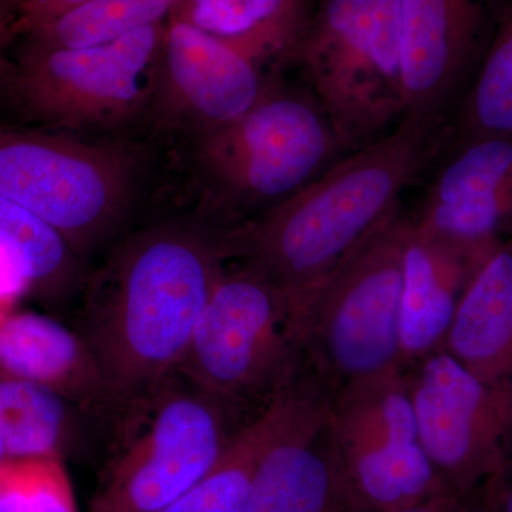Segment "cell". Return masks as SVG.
Listing matches in <instances>:
<instances>
[{
    "instance_id": "1",
    "label": "cell",
    "mask_w": 512,
    "mask_h": 512,
    "mask_svg": "<svg viewBox=\"0 0 512 512\" xmlns=\"http://www.w3.org/2000/svg\"><path fill=\"white\" fill-rule=\"evenodd\" d=\"M453 138L446 114L404 116L302 190L222 231L225 255L281 293L301 340L306 315L329 276L400 210V197ZM302 345V343H301Z\"/></svg>"
},
{
    "instance_id": "2",
    "label": "cell",
    "mask_w": 512,
    "mask_h": 512,
    "mask_svg": "<svg viewBox=\"0 0 512 512\" xmlns=\"http://www.w3.org/2000/svg\"><path fill=\"white\" fill-rule=\"evenodd\" d=\"M227 261L221 229L165 222L126 239L84 281L76 332L133 406L180 370Z\"/></svg>"
},
{
    "instance_id": "3",
    "label": "cell",
    "mask_w": 512,
    "mask_h": 512,
    "mask_svg": "<svg viewBox=\"0 0 512 512\" xmlns=\"http://www.w3.org/2000/svg\"><path fill=\"white\" fill-rule=\"evenodd\" d=\"M291 63L348 153L406 116L400 0H320Z\"/></svg>"
},
{
    "instance_id": "4",
    "label": "cell",
    "mask_w": 512,
    "mask_h": 512,
    "mask_svg": "<svg viewBox=\"0 0 512 512\" xmlns=\"http://www.w3.org/2000/svg\"><path fill=\"white\" fill-rule=\"evenodd\" d=\"M254 419L175 373L138 404L121 430L89 512H163Z\"/></svg>"
},
{
    "instance_id": "5",
    "label": "cell",
    "mask_w": 512,
    "mask_h": 512,
    "mask_svg": "<svg viewBox=\"0 0 512 512\" xmlns=\"http://www.w3.org/2000/svg\"><path fill=\"white\" fill-rule=\"evenodd\" d=\"M306 367L281 293L255 269L238 265L212 292L178 373L254 419Z\"/></svg>"
},
{
    "instance_id": "6",
    "label": "cell",
    "mask_w": 512,
    "mask_h": 512,
    "mask_svg": "<svg viewBox=\"0 0 512 512\" xmlns=\"http://www.w3.org/2000/svg\"><path fill=\"white\" fill-rule=\"evenodd\" d=\"M410 224L402 208L387 218L329 276L306 315V363L336 389L404 370L400 315Z\"/></svg>"
},
{
    "instance_id": "7",
    "label": "cell",
    "mask_w": 512,
    "mask_h": 512,
    "mask_svg": "<svg viewBox=\"0 0 512 512\" xmlns=\"http://www.w3.org/2000/svg\"><path fill=\"white\" fill-rule=\"evenodd\" d=\"M349 154L312 93L272 80L238 119L201 134L198 158L225 210L258 214L296 194Z\"/></svg>"
},
{
    "instance_id": "8",
    "label": "cell",
    "mask_w": 512,
    "mask_h": 512,
    "mask_svg": "<svg viewBox=\"0 0 512 512\" xmlns=\"http://www.w3.org/2000/svg\"><path fill=\"white\" fill-rule=\"evenodd\" d=\"M117 148L0 126V195L52 225L80 256L116 229L133 190Z\"/></svg>"
},
{
    "instance_id": "9",
    "label": "cell",
    "mask_w": 512,
    "mask_h": 512,
    "mask_svg": "<svg viewBox=\"0 0 512 512\" xmlns=\"http://www.w3.org/2000/svg\"><path fill=\"white\" fill-rule=\"evenodd\" d=\"M329 421L363 512L399 510L453 493L421 444L406 370L343 384Z\"/></svg>"
},
{
    "instance_id": "10",
    "label": "cell",
    "mask_w": 512,
    "mask_h": 512,
    "mask_svg": "<svg viewBox=\"0 0 512 512\" xmlns=\"http://www.w3.org/2000/svg\"><path fill=\"white\" fill-rule=\"evenodd\" d=\"M165 23L107 45L23 46L13 73L19 100L36 116L69 128L113 126L153 104Z\"/></svg>"
},
{
    "instance_id": "11",
    "label": "cell",
    "mask_w": 512,
    "mask_h": 512,
    "mask_svg": "<svg viewBox=\"0 0 512 512\" xmlns=\"http://www.w3.org/2000/svg\"><path fill=\"white\" fill-rule=\"evenodd\" d=\"M420 440L448 490H477L512 458V376L477 379L443 350L406 369Z\"/></svg>"
},
{
    "instance_id": "12",
    "label": "cell",
    "mask_w": 512,
    "mask_h": 512,
    "mask_svg": "<svg viewBox=\"0 0 512 512\" xmlns=\"http://www.w3.org/2000/svg\"><path fill=\"white\" fill-rule=\"evenodd\" d=\"M336 390L306 367L291 413L259 460L249 512H363L330 426Z\"/></svg>"
},
{
    "instance_id": "13",
    "label": "cell",
    "mask_w": 512,
    "mask_h": 512,
    "mask_svg": "<svg viewBox=\"0 0 512 512\" xmlns=\"http://www.w3.org/2000/svg\"><path fill=\"white\" fill-rule=\"evenodd\" d=\"M271 82L247 57L190 23L165 22L153 106L168 123L201 136L242 116Z\"/></svg>"
},
{
    "instance_id": "14",
    "label": "cell",
    "mask_w": 512,
    "mask_h": 512,
    "mask_svg": "<svg viewBox=\"0 0 512 512\" xmlns=\"http://www.w3.org/2000/svg\"><path fill=\"white\" fill-rule=\"evenodd\" d=\"M413 221L451 247L490 259L512 239V136L460 141Z\"/></svg>"
},
{
    "instance_id": "15",
    "label": "cell",
    "mask_w": 512,
    "mask_h": 512,
    "mask_svg": "<svg viewBox=\"0 0 512 512\" xmlns=\"http://www.w3.org/2000/svg\"><path fill=\"white\" fill-rule=\"evenodd\" d=\"M406 116L444 114L480 66L505 0H400Z\"/></svg>"
},
{
    "instance_id": "16",
    "label": "cell",
    "mask_w": 512,
    "mask_h": 512,
    "mask_svg": "<svg viewBox=\"0 0 512 512\" xmlns=\"http://www.w3.org/2000/svg\"><path fill=\"white\" fill-rule=\"evenodd\" d=\"M0 367L9 376L56 390L114 440L136 412L137 406L107 379L79 333L37 313L0 318Z\"/></svg>"
},
{
    "instance_id": "17",
    "label": "cell",
    "mask_w": 512,
    "mask_h": 512,
    "mask_svg": "<svg viewBox=\"0 0 512 512\" xmlns=\"http://www.w3.org/2000/svg\"><path fill=\"white\" fill-rule=\"evenodd\" d=\"M487 261L431 237L412 218L403 252L400 340L404 370L439 352L461 296Z\"/></svg>"
},
{
    "instance_id": "18",
    "label": "cell",
    "mask_w": 512,
    "mask_h": 512,
    "mask_svg": "<svg viewBox=\"0 0 512 512\" xmlns=\"http://www.w3.org/2000/svg\"><path fill=\"white\" fill-rule=\"evenodd\" d=\"M440 350L483 382L512 376V239L471 279Z\"/></svg>"
},
{
    "instance_id": "19",
    "label": "cell",
    "mask_w": 512,
    "mask_h": 512,
    "mask_svg": "<svg viewBox=\"0 0 512 512\" xmlns=\"http://www.w3.org/2000/svg\"><path fill=\"white\" fill-rule=\"evenodd\" d=\"M308 0H180L183 20L247 57L259 69L291 63L311 25Z\"/></svg>"
},
{
    "instance_id": "20",
    "label": "cell",
    "mask_w": 512,
    "mask_h": 512,
    "mask_svg": "<svg viewBox=\"0 0 512 512\" xmlns=\"http://www.w3.org/2000/svg\"><path fill=\"white\" fill-rule=\"evenodd\" d=\"M94 429L103 430L45 384L13 376L0 379V440L6 457L62 458L63 451L82 446Z\"/></svg>"
},
{
    "instance_id": "21",
    "label": "cell",
    "mask_w": 512,
    "mask_h": 512,
    "mask_svg": "<svg viewBox=\"0 0 512 512\" xmlns=\"http://www.w3.org/2000/svg\"><path fill=\"white\" fill-rule=\"evenodd\" d=\"M298 380L249 421L211 470L163 512H249L256 468L291 413Z\"/></svg>"
},
{
    "instance_id": "22",
    "label": "cell",
    "mask_w": 512,
    "mask_h": 512,
    "mask_svg": "<svg viewBox=\"0 0 512 512\" xmlns=\"http://www.w3.org/2000/svg\"><path fill=\"white\" fill-rule=\"evenodd\" d=\"M0 259L28 288L72 291L84 284L82 256L52 225L0 195Z\"/></svg>"
},
{
    "instance_id": "23",
    "label": "cell",
    "mask_w": 512,
    "mask_h": 512,
    "mask_svg": "<svg viewBox=\"0 0 512 512\" xmlns=\"http://www.w3.org/2000/svg\"><path fill=\"white\" fill-rule=\"evenodd\" d=\"M180 0H90L25 37L29 46L79 49L107 45L138 30L163 25Z\"/></svg>"
},
{
    "instance_id": "24",
    "label": "cell",
    "mask_w": 512,
    "mask_h": 512,
    "mask_svg": "<svg viewBox=\"0 0 512 512\" xmlns=\"http://www.w3.org/2000/svg\"><path fill=\"white\" fill-rule=\"evenodd\" d=\"M460 141L512 136V0H505L458 121Z\"/></svg>"
},
{
    "instance_id": "25",
    "label": "cell",
    "mask_w": 512,
    "mask_h": 512,
    "mask_svg": "<svg viewBox=\"0 0 512 512\" xmlns=\"http://www.w3.org/2000/svg\"><path fill=\"white\" fill-rule=\"evenodd\" d=\"M0 512H79L62 458L0 461Z\"/></svg>"
},
{
    "instance_id": "26",
    "label": "cell",
    "mask_w": 512,
    "mask_h": 512,
    "mask_svg": "<svg viewBox=\"0 0 512 512\" xmlns=\"http://www.w3.org/2000/svg\"><path fill=\"white\" fill-rule=\"evenodd\" d=\"M90 0H22L16 20V37L29 35L30 32L59 18Z\"/></svg>"
},
{
    "instance_id": "27",
    "label": "cell",
    "mask_w": 512,
    "mask_h": 512,
    "mask_svg": "<svg viewBox=\"0 0 512 512\" xmlns=\"http://www.w3.org/2000/svg\"><path fill=\"white\" fill-rule=\"evenodd\" d=\"M382 512H483V485L468 494H443L410 507Z\"/></svg>"
},
{
    "instance_id": "28",
    "label": "cell",
    "mask_w": 512,
    "mask_h": 512,
    "mask_svg": "<svg viewBox=\"0 0 512 512\" xmlns=\"http://www.w3.org/2000/svg\"><path fill=\"white\" fill-rule=\"evenodd\" d=\"M483 512H512V458L483 484Z\"/></svg>"
},
{
    "instance_id": "29",
    "label": "cell",
    "mask_w": 512,
    "mask_h": 512,
    "mask_svg": "<svg viewBox=\"0 0 512 512\" xmlns=\"http://www.w3.org/2000/svg\"><path fill=\"white\" fill-rule=\"evenodd\" d=\"M28 285L8 264L0 259V312L20 293L26 291ZM2 318V315H0Z\"/></svg>"
},
{
    "instance_id": "30",
    "label": "cell",
    "mask_w": 512,
    "mask_h": 512,
    "mask_svg": "<svg viewBox=\"0 0 512 512\" xmlns=\"http://www.w3.org/2000/svg\"><path fill=\"white\" fill-rule=\"evenodd\" d=\"M22 0H0V56L16 37L15 26Z\"/></svg>"
},
{
    "instance_id": "31",
    "label": "cell",
    "mask_w": 512,
    "mask_h": 512,
    "mask_svg": "<svg viewBox=\"0 0 512 512\" xmlns=\"http://www.w3.org/2000/svg\"><path fill=\"white\" fill-rule=\"evenodd\" d=\"M5 448H3L2 440H0V461L5 460Z\"/></svg>"
}]
</instances>
